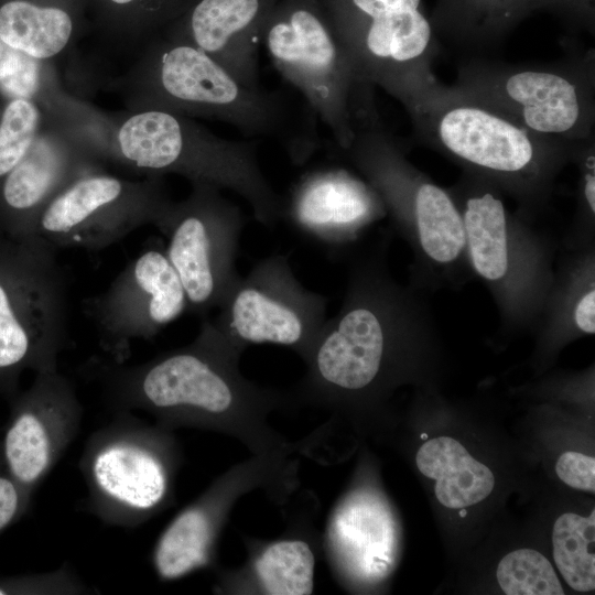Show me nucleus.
<instances>
[{
	"instance_id": "1a4fd4ad",
	"label": "nucleus",
	"mask_w": 595,
	"mask_h": 595,
	"mask_svg": "<svg viewBox=\"0 0 595 595\" xmlns=\"http://www.w3.org/2000/svg\"><path fill=\"white\" fill-rule=\"evenodd\" d=\"M349 15L335 30L360 76L407 109L440 82V54L421 0H349Z\"/></svg>"
},
{
	"instance_id": "f3484780",
	"label": "nucleus",
	"mask_w": 595,
	"mask_h": 595,
	"mask_svg": "<svg viewBox=\"0 0 595 595\" xmlns=\"http://www.w3.org/2000/svg\"><path fill=\"white\" fill-rule=\"evenodd\" d=\"M82 419L73 383L58 370L37 372L12 412L2 447L8 474L29 498L76 437Z\"/></svg>"
},
{
	"instance_id": "6e6552de",
	"label": "nucleus",
	"mask_w": 595,
	"mask_h": 595,
	"mask_svg": "<svg viewBox=\"0 0 595 595\" xmlns=\"http://www.w3.org/2000/svg\"><path fill=\"white\" fill-rule=\"evenodd\" d=\"M262 31L274 67L327 127L338 152L361 130L382 123L375 87L360 76L335 30L315 11L295 7Z\"/></svg>"
},
{
	"instance_id": "4468645a",
	"label": "nucleus",
	"mask_w": 595,
	"mask_h": 595,
	"mask_svg": "<svg viewBox=\"0 0 595 595\" xmlns=\"http://www.w3.org/2000/svg\"><path fill=\"white\" fill-rule=\"evenodd\" d=\"M289 456L253 455L217 477L182 509L154 545L152 564L159 578L173 581L212 565L218 538L236 501L258 488L279 496L289 488L294 476Z\"/></svg>"
},
{
	"instance_id": "7ed1b4c3",
	"label": "nucleus",
	"mask_w": 595,
	"mask_h": 595,
	"mask_svg": "<svg viewBox=\"0 0 595 595\" xmlns=\"http://www.w3.org/2000/svg\"><path fill=\"white\" fill-rule=\"evenodd\" d=\"M409 322L402 291L380 259L350 269L339 312L326 320L303 359L306 371L292 404L338 409L379 385Z\"/></svg>"
},
{
	"instance_id": "cd10ccee",
	"label": "nucleus",
	"mask_w": 595,
	"mask_h": 595,
	"mask_svg": "<svg viewBox=\"0 0 595 595\" xmlns=\"http://www.w3.org/2000/svg\"><path fill=\"white\" fill-rule=\"evenodd\" d=\"M9 593L74 595L90 593V588L73 572L68 565L32 574L20 580L0 584V595Z\"/></svg>"
},
{
	"instance_id": "9b49d317",
	"label": "nucleus",
	"mask_w": 595,
	"mask_h": 595,
	"mask_svg": "<svg viewBox=\"0 0 595 595\" xmlns=\"http://www.w3.org/2000/svg\"><path fill=\"white\" fill-rule=\"evenodd\" d=\"M339 153L376 188L399 226L415 234L428 258L448 264L463 253L465 227L454 196L408 161L382 123L358 132Z\"/></svg>"
},
{
	"instance_id": "2f4dec72",
	"label": "nucleus",
	"mask_w": 595,
	"mask_h": 595,
	"mask_svg": "<svg viewBox=\"0 0 595 595\" xmlns=\"http://www.w3.org/2000/svg\"><path fill=\"white\" fill-rule=\"evenodd\" d=\"M136 1L137 0H109L110 3L120 6V7L132 4Z\"/></svg>"
},
{
	"instance_id": "4be33fe9",
	"label": "nucleus",
	"mask_w": 595,
	"mask_h": 595,
	"mask_svg": "<svg viewBox=\"0 0 595 595\" xmlns=\"http://www.w3.org/2000/svg\"><path fill=\"white\" fill-rule=\"evenodd\" d=\"M249 559L238 572L224 573L221 591L266 595H309L314 591L315 553L300 538L248 544Z\"/></svg>"
},
{
	"instance_id": "f257e3e1",
	"label": "nucleus",
	"mask_w": 595,
	"mask_h": 595,
	"mask_svg": "<svg viewBox=\"0 0 595 595\" xmlns=\"http://www.w3.org/2000/svg\"><path fill=\"white\" fill-rule=\"evenodd\" d=\"M239 358L204 320L195 339L182 348L132 366L94 359L87 370L117 411H144L172 431L223 433L253 455L292 454L298 445L268 422L271 411L292 404L290 393L244 378Z\"/></svg>"
},
{
	"instance_id": "dca6fc26",
	"label": "nucleus",
	"mask_w": 595,
	"mask_h": 595,
	"mask_svg": "<svg viewBox=\"0 0 595 595\" xmlns=\"http://www.w3.org/2000/svg\"><path fill=\"white\" fill-rule=\"evenodd\" d=\"M109 132L44 117L22 160L3 177L1 201L17 216L25 237L34 235L44 207L77 178L101 171Z\"/></svg>"
},
{
	"instance_id": "39448f33",
	"label": "nucleus",
	"mask_w": 595,
	"mask_h": 595,
	"mask_svg": "<svg viewBox=\"0 0 595 595\" xmlns=\"http://www.w3.org/2000/svg\"><path fill=\"white\" fill-rule=\"evenodd\" d=\"M108 144V160L149 175L177 174L192 184L230 190L266 227L282 219L283 197L260 167L257 140L224 139L192 118L141 110L112 122Z\"/></svg>"
},
{
	"instance_id": "9d476101",
	"label": "nucleus",
	"mask_w": 595,
	"mask_h": 595,
	"mask_svg": "<svg viewBox=\"0 0 595 595\" xmlns=\"http://www.w3.org/2000/svg\"><path fill=\"white\" fill-rule=\"evenodd\" d=\"M326 296L306 289L295 277L288 256L272 255L246 277H239L207 320L232 351L252 344L292 348L304 359L326 321Z\"/></svg>"
},
{
	"instance_id": "20e7f679",
	"label": "nucleus",
	"mask_w": 595,
	"mask_h": 595,
	"mask_svg": "<svg viewBox=\"0 0 595 595\" xmlns=\"http://www.w3.org/2000/svg\"><path fill=\"white\" fill-rule=\"evenodd\" d=\"M405 111L419 142L524 201L545 195L571 156L573 143L539 136L453 86L440 83Z\"/></svg>"
},
{
	"instance_id": "6ab92c4d",
	"label": "nucleus",
	"mask_w": 595,
	"mask_h": 595,
	"mask_svg": "<svg viewBox=\"0 0 595 595\" xmlns=\"http://www.w3.org/2000/svg\"><path fill=\"white\" fill-rule=\"evenodd\" d=\"M393 516L380 493L356 487L331 513L325 548L334 569L351 582L374 583L385 578L397 554Z\"/></svg>"
},
{
	"instance_id": "b1692460",
	"label": "nucleus",
	"mask_w": 595,
	"mask_h": 595,
	"mask_svg": "<svg viewBox=\"0 0 595 595\" xmlns=\"http://www.w3.org/2000/svg\"><path fill=\"white\" fill-rule=\"evenodd\" d=\"M74 20L57 6L31 0H0V41L39 60H52L68 48Z\"/></svg>"
},
{
	"instance_id": "2eb2a0df",
	"label": "nucleus",
	"mask_w": 595,
	"mask_h": 595,
	"mask_svg": "<svg viewBox=\"0 0 595 595\" xmlns=\"http://www.w3.org/2000/svg\"><path fill=\"white\" fill-rule=\"evenodd\" d=\"M187 299L165 248L148 247L101 293L86 300L108 359L123 364L131 342L150 339L187 311Z\"/></svg>"
},
{
	"instance_id": "f03ea898",
	"label": "nucleus",
	"mask_w": 595,
	"mask_h": 595,
	"mask_svg": "<svg viewBox=\"0 0 595 595\" xmlns=\"http://www.w3.org/2000/svg\"><path fill=\"white\" fill-rule=\"evenodd\" d=\"M120 85L129 112L218 120L247 137L277 141L295 165L321 147L318 119L305 101L248 86L205 52L170 37L141 47Z\"/></svg>"
},
{
	"instance_id": "ddd939ff",
	"label": "nucleus",
	"mask_w": 595,
	"mask_h": 595,
	"mask_svg": "<svg viewBox=\"0 0 595 595\" xmlns=\"http://www.w3.org/2000/svg\"><path fill=\"white\" fill-rule=\"evenodd\" d=\"M171 204L162 176L132 181L93 172L44 207L34 235L57 249L100 250L144 225L159 228Z\"/></svg>"
},
{
	"instance_id": "7c9ffc66",
	"label": "nucleus",
	"mask_w": 595,
	"mask_h": 595,
	"mask_svg": "<svg viewBox=\"0 0 595 595\" xmlns=\"http://www.w3.org/2000/svg\"><path fill=\"white\" fill-rule=\"evenodd\" d=\"M573 318L575 325L586 334L595 332V290L592 286L576 302Z\"/></svg>"
},
{
	"instance_id": "a211bd4d",
	"label": "nucleus",
	"mask_w": 595,
	"mask_h": 595,
	"mask_svg": "<svg viewBox=\"0 0 595 595\" xmlns=\"http://www.w3.org/2000/svg\"><path fill=\"white\" fill-rule=\"evenodd\" d=\"M376 188L346 169L325 166L301 175L283 198L282 218L300 235L336 250L383 216Z\"/></svg>"
},
{
	"instance_id": "bb28decb",
	"label": "nucleus",
	"mask_w": 595,
	"mask_h": 595,
	"mask_svg": "<svg viewBox=\"0 0 595 595\" xmlns=\"http://www.w3.org/2000/svg\"><path fill=\"white\" fill-rule=\"evenodd\" d=\"M44 122L40 107L24 98H13L0 118V177L26 154Z\"/></svg>"
},
{
	"instance_id": "a878e982",
	"label": "nucleus",
	"mask_w": 595,
	"mask_h": 595,
	"mask_svg": "<svg viewBox=\"0 0 595 595\" xmlns=\"http://www.w3.org/2000/svg\"><path fill=\"white\" fill-rule=\"evenodd\" d=\"M497 581L507 595H563L549 560L536 550L518 549L501 559Z\"/></svg>"
},
{
	"instance_id": "423d86ee",
	"label": "nucleus",
	"mask_w": 595,
	"mask_h": 595,
	"mask_svg": "<svg viewBox=\"0 0 595 595\" xmlns=\"http://www.w3.org/2000/svg\"><path fill=\"white\" fill-rule=\"evenodd\" d=\"M451 86L539 136L565 143L594 137L593 48L547 64L470 57Z\"/></svg>"
},
{
	"instance_id": "412c9836",
	"label": "nucleus",
	"mask_w": 595,
	"mask_h": 595,
	"mask_svg": "<svg viewBox=\"0 0 595 595\" xmlns=\"http://www.w3.org/2000/svg\"><path fill=\"white\" fill-rule=\"evenodd\" d=\"M498 190L487 178L468 172L454 196L473 267L489 282L502 281L511 263L509 216Z\"/></svg>"
},
{
	"instance_id": "0eeeda50",
	"label": "nucleus",
	"mask_w": 595,
	"mask_h": 595,
	"mask_svg": "<svg viewBox=\"0 0 595 595\" xmlns=\"http://www.w3.org/2000/svg\"><path fill=\"white\" fill-rule=\"evenodd\" d=\"M172 430L117 411L87 440L80 461L87 506L108 526L136 528L172 501L181 451Z\"/></svg>"
},
{
	"instance_id": "aec40b11",
	"label": "nucleus",
	"mask_w": 595,
	"mask_h": 595,
	"mask_svg": "<svg viewBox=\"0 0 595 595\" xmlns=\"http://www.w3.org/2000/svg\"><path fill=\"white\" fill-rule=\"evenodd\" d=\"M263 4V0H199L186 29L170 39L205 52L246 85L259 87L257 40Z\"/></svg>"
},
{
	"instance_id": "c85d7f7f",
	"label": "nucleus",
	"mask_w": 595,
	"mask_h": 595,
	"mask_svg": "<svg viewBox=\"0 0 595 595\" xmlns=\"http://www.w3.org/2000/svg\"><path fill=\"white\" fill-rule=\"evenodd\" d=\"M559 478L570 487L595 491V459L580 452H564L555 464Z\"/></svg>"
},
{
	"instance_id": "5701e85b",
	"label": "nucleus",
	"mask_w": 595,
	"mask_h": 595,
	"mask_svg": "<svg viewBox=\"0 0 595 595\" xmlns=\"http://www.w3.org/2000/svg\"><path fill=\"white\" fill-rule=\"evenodd\" d=\"M419 470L436 480L434 491L441 505L461 509L475 505L494 489L491 470L456 440L440 436L426 441L416 453Z\"/></svg>"
},
{
	"instance_id": "473e14b6",
	"label": "nucleus",
	"mask_w": 595,
	"mask_h": 595,
	"mask_svg": "<svg viewBox=\"0 0 595 595\" xmlns=\"http://www.w3.org/2000/svg\"><path fill=\"white\" fill-rule=\"evenodd\" d=\"M421 437H422V439H426V434H422Z\"/></svg>"
},
{
	"instance_id": "f8f14e48",
	"label": "nucleus",
	"mask_w": 595,
	"mask_h": 595,
	"mask_svg": "<svg viewBox=\"0 0 595 595\" xmlns=\"http://www.w3.org/2000/svg\"><path fill=\"white\" fill-rule=\"evenodd\" d=\"M244 221L240 208L206 183L192 184L185 199L170 205L158 229L167 238L165 252L187 311L205 316L217 309L240 277L236 259Z\"/></svg>"
},
{
	"instance_id": "c756f323",
	"label": "nucleus",
	"mask_w": 595,
	"mask_h": 595,
	"mask_svg": "<svg viewBox=\"0 0 595 595\" xmlns=\"http://www.w3.org/2000/svg\"><path fill=\"white\" fill-rule=\"evenodd\" d=\"M29 501L30 498L8 473L0 474V531L24 510Z\"/></svg>"
},
{
	"instance_id": "393cba45",
	"label": "nucleus",
	"mask_w": 595,
	"mask_h": 595,
	"mask_svg": "<svg viewBox=\"0 0 595 595\" xmlns=\"http://www.w3.org/2000/svg\"><path fill=\"white\" fill-rule=\"evenodd\" d=\"M595 512L588 517L566 512L554 522L553 558L565 582L575 591L595 588Z\"/></svg>"
}]
</instances>
